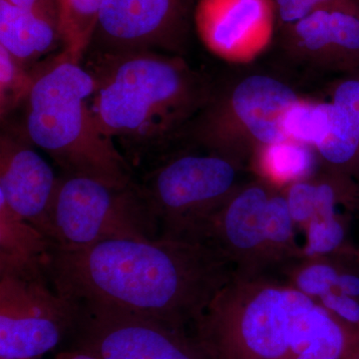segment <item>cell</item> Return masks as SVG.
Listing matches in <instances>:
<instances>
[{"label":"cell","mask_w":359,"mask_h":359,"mask_svg":"<svg viewBox=\"0 0 359 359\" xmlns=\"http://www.w3.org/2000/svg\"><path fill=\"white\" fill-rule=\"evenodd\" d=\"M341 359H359V337L347 340Z\"/></svg>","instance_id":"obj_31"},{"label":"cell","mask_w":359,"mask_h":359,"mask_svg":"<svg viewBox=\"0 0 359 359\" xmlns=\"http://www.w3.org/2000/svg\"><path fill=\"white\" fill-rule=\"evenodd\" d=\"M355 255L334 257H301L280 269L283 280L290 287L318 302L330 292L341 294L344 280Z\"/></svg>","instance_id":"obj_18"},{"label":"cell","mask_w":359,"mask_h":359,"mask_svg":"<svg viewBox=\"0 0 359 359\" xmlns=\"http://www.w3.org/2000/svg\"><path fill=\"white\" fill-rule=\"evenodd\" d=\"M52 243L0 199V276L41 278Z\"/></svg>","instance_id":"obj_17"},{"label":"cell","mask_w":359,"mask_h":359,"mask_svg":"<svg viewBox=\"0 0 359 359\" xmlns=\"http://www.w3.org/2000/svg\"><path fill=\"white\" fill-rule=\"evenodd\" d=\"M94 90L89 70L61 50L39 66L25 102L23 131L63 174L128 185L134 182L132 166L97 122L91 106Z\"/></svg>","instance_id":"obj_3"},{"label":"cell","mask_w":359,"mask_h":359,"mask_svg":"<svg viewBox=\"0 0 359 359\" xmlns=\"http://www.w3.org/2000/svg\"><path fill=\"white\" fill-rule=\"evenodd\" d=\"M238 160L211 152L162 160L139 183L160 224V237L191 241L242 185Z\"/></svg>","instance_id":"obj_6"},{"label":"cell","mask_w":359,"mask_h":359,"mask_svg":"<svg viewBox=\"0 0 359 359\" xmlns=\"http://www.w3.org/2000/svg\"><path fill=\"white\" fill-rule=\"evenodd\" d=\"M0 359H16V358H0Z\"/></svg>","instance_id":"obj_33"},{"label":"cell","mask_w":359,"mask_h":359,"mask_svg":"<svg viewBox=\"0 0 359 359\" xmlns=\"http://www.w3.org/2000/svg\"><path fill=\"white\" fill-rule=\"evenodd\" d=\"M332 115V103L299 102L285 117V135L289 140L318 147L330 133Z\"/></svg>","instance_id":"obj_24"},{"label":"cell","mask_w":359,"mask_h":359,"mask_svg":"<svg viewBox=\"0 0 359 359\" xmlns=\"http://www.w3.org/2000/svg\"><path fill=\"white\" fill-rule=\"evenodd\" d=\"M313 158L304 144L292 140L266 146L259 166L269 180L290 184L308 178Z\"/></svg>","instance_id":"obj_23"},{"label":"cell","mask_w":359,"mask_h":359,"mask_svg":"<svg viewBox=\"0 0 359 359\" xmlns=\"http://www.w3.org/2000/svg\"><path fill=\"white\" fill-rule=\"evenodd\" d=\"M59 45L62 46L58 21L0 0V46L16 60L35 67Z\"/></svg>","instance_id":"obj_16"},{"label":"cell","mask_w":359,"mask_h":359,"mask_svg":"<svg viewBox=\"0 0 359 359\" xmlns=\"http://www.w3.org/2000/svg\"><path fill=\"white\" fill-rule=\"evenodd\" d=\"M316 304L273 275H233L194 323L192 337L209 359L289 358L299 320Z\"/></svg>","instance_id":"obj_4"},{"label":"cell","mask_w":359,"mask_h":359,"mask_svg":"<svg viewBox=\"0 0 359 359\" xmlns=\"http://www.w3.org/2000/svg\"><path fill=\"white\" fill-rule=\"evenodd\" d=\"M332 104L335 120L353 155L359 182V78L337 85Z\"/></svg>","instance_id":"obj_26"},{"label":"cell","mask_w":359,"mask_h":359,"mask_svg":"<svg viewBox=\"0 0 359 359\" xmlns=\"http://www.w3.org/2000/svg\"><path fill=\"white\" fill-rule=\"evenodd\" d=\"M55 359H101L94 354L80 349L70 348L68 351H62L56 355Z\"/></svg>","instance_id":"obj_30"},{"label":"cell","mask_w":359,"mask_h":359,"mask_svg":"<svg viewBox=\"0 0 359 359\" xmlns=\"http://www.w3.org/2000/svg\"><path fill=\"white\" fill-rule=\"evenodd\" d=\"M287 28L306 51L335 52L351 65L359 63V11L353 2L316 9Z\"/></svg>","instance_id":"obj_14"},{"label":"cell","mask_w":359,"mask_h":359,"mask_svg":"<svg viewBox=\"0 0 359 359\" xmlns=\"http://www.w3.org/2000/svg\"><path fill=\"white\" fill-rule=\"evenodd\" d=\"M193 18L205 46L226 59L261 49L278 20L273 0H198Z\"/></svg>","instance_id":"obj_12"},{"label":"cell","mask_w":359,"mask_h":359,"mask_svg":"<svg viewBox=\"0 0 359 359\" xmlns=\"http://www.w3.org/2000/svg\"><path fill=\"white\" fill-rule=\"evenodd\" d=\"M62 50L81 62L95 33L105 0H56Z\"/></svg>","instance_id":"obj_21"},{"label":"cell","mask_w":359,"mask_h":359,"mask_svg":"<svg viewBox=\"0 0 359 359\" xmlns=\"http://www.w3.org/2000/svg\"><path fill=\"white\" fill-rule=\"evenodd\" d=\"M351 214L337 212L316 217L302 228L304 243L302 257L355 255L358 248L351 238Z\"/></svg>","instance_id":"obj_22"},{"label":"cell","mask_w":359,"mask_h":359,"mask_svg":"<svg viewBox=\"0 0 359 359\" xmlns=\"http://www.w3.org/2000/svg\"><path fill=\"white\" fill-rule=\"evenodd\" d=\"M87 69L95 81L91 106L97 122L131 166L163 154L209 98L197 73L167 53L95 51Z\"/></svg>","instance_id":"obj_2"},{"label":"cell","mask_w":359,"mask_h":359,"mask_svg":"<svg viewBox=\"0 0 359 359\" xmlns=\"http://www.w3.org/2000/svg\"><path fill=\"white\" fill-rule=\"evenodd\" d=\"M59 294L125 309L186 330L235 275L223 254L203 243L119 238L83 249L52 245L44 264Z\"/></svg>","instance_id":"obj_1"},{"label":"cell","mask_w":359,"mask_h":359,"mask_svg":"<svg viewBox=\"0 0 359 359\" xmlns=\"http://www.w3.org/2000/svg\"><path fill=\"white\" fill-rule=\"evenodd\" d=\"M59 177L23 136L4 132L0 138V199L50 241L49 212ZM51 242V241H50Z\"/></svg>","instance_id":"obj_11"},{"label":"cell","mask_w":359,"mask_h":359,"mask_svg":"<svg viewBox=\"0 0 359 359\" xmlns=\"http://www.w3.org/2000/svg\"><path fill=\"white\" fill-rule=\"evenodd\" d=\"M77 304L70 348L101 359H209L186 330L114 306Z\"/></svg>","instance_id":"obj_7"},{"label":"cell","mask_w":359,"mask_h":359,"mask_svg":"<svg viewBox=\"0 0 359 359\" xmlns=\"http://www.w3.org/2000/svg\"><path fill=\"white\" fill-rule=\"evenodd\" d=\"M344 330L347 340L359 337V302L348 295L330 292L318 302Z\"/></svg>","instance_id":"obj_27"},{"label":"cell","mask_w":359,"mask_h":359,"mask_svg":"<svg viewBox=\"0 0 359 359\" xmlns=\"http://www.w3.org/2000/svg\"><path fill=\"white\" fill-rule=\"evenodd\" d=\"M285 199L297 229L316 217L334 214L339 208L353 212L359 209V183L339 172L299 180L287 186Z\"/></svg>","instance_id":"obj_15"},{"label":"cell","mask_w":359,"mask_h":359,"mask_svg":"<svg viewBox=\"0 0 359 359\" xmlns=\"http://www.w3.org/2000/svg\"><path fill=\"white\" fill-rule=\"evenodd\" d=\"M78 304L46 276H0V358L37 359L69 335Z\"/></svg>","instance_id":"obj_8"},{"label":"cell","mask_w":359,"mask_h":359,"mask_svg":"<svg viewBox=\"0 0 359 359\" xmlns=\"http://www.w3.org/2000/svg\"><path fill=\"white\" fill-rule=\"evenodd\" d=\"M192 4L193 0H105L92 39L95 51L179 52Z\"/></svg>","instance_id":"obj_9"},{"label":"cell","mask_w":359,"mask_h":359,"mask_svg":"<svg viewBox=\"0 0 359 359\" xmlns=\"http://www.w3.org/2000/svg\"><path fill=\"white\" fill-rule=\"evenodd\" d=\"M4 1L18 8L46 16L59 22L58 6L56 0H4Z\"/></svg>","instance_id":"obj_29"},{"label":"cell","mask_w":359,"mask_h":359,"mask_svg":"<svg viewBox=\"0 0 359 359\" xmlns=\"http://www.w3.org/2000/svg\"><path fill=\"white\" fill-rule=\"evenodd\" d=\"M39 66L29 68L0 46V115L4 120L25 104L37 77Z\"/></svg>","instance_id":"obj_25"},{"label":"cell","mask_w":359,"mask_h":359,"mask_svg":"<svg viewBox=\"0 0 359 359\" xmlns=\"http://www.w3.org/2000/svg\"><path fill=\"white\" fill-rule=\"evenodd\" d=\"M271 189L257 182L242 185L198 229L192 242L219 250L238 278L271 275L264 240V210Z\"/></svg>","instance_id":"obj_10"},{"label":"cell","mask_w":359,"mask_h":359,"mask_svg":"<svg viewBox=\"0 0 359 359\" xmlns=\"http://www.w3.org/2000/svg\"><path fill=\"white\" fill-rule=\"evenodd\" d=\"M54 247L78 250L119 238L154 240L160 224L136 182L116 186L90 177H59L50 212Z\"/></svg>","instance_id":"obj_5"},{"label":"cell","mask_w":359,"mask_h":359,"mask_svg":"<svg viewBox=\"0 0 359 359\" xmlns=\"http://www.w3.org/2000/svg\"><path fill=\"white\" fill-rule=\"evenodd\" d=\"M299 102L287 85L266 75H252L233 89L229 103L211 110L205 123L238 120L259 143L275 145L289 140L285 117Z\"/></svg>","instance_id":"obj_13"},{"label":"cell","mask_w":359,"mask_h":359,"mask_svg":"<svg viewBox=\"0 0 359 359\" xmlns=\"http://www.w3.org/2000/svg\"><path fill=\"white\" fill-rule=\"evenodd\" d=\"M273 1L275 4L276 18L282 25L289 27L316 9L337 6V4H348V2H353V0H273Z\"/></svg>","instance_id":"obj_28"},{"label":"cell","mask_w":359,"mask_h":359,"mask_svg":"<svg viewBox=\"0 0 359 359\" xmlns=\"http://www.w3.org/2000/svg\"><path fill=\"white\" fill-rule=\"evenodd\" d=\"M292 359H341L346 337L339 323L316 302L299 320Z\"/></svg>","instance_id":"obj_19"},{"label":"cell","mask_w":359,"mask_h":359,"mask_svg":"<svg viewBox=\"0 0 359 359\" xmlns=\"http://www.w3.org/2000/svg\"><path fill=\"white\" fill-rule=\"evenodd\" d=\"M264 240L269 271H280L302 257L297 224L283 194L271 193L264 210Z\"/></svg>","instance_id":"obj_20"},{"label":"cell","mask_w":359,"mask_h":359,"mask_svg":"<svg viewBox=\"0 0 359 359\" xmlns=\"http://www.w3.org/2000/svg\"><path fill=\"white\" fill-rule=\"evenodd\" d=\"M358 259L359 263V247L358 248Z\"/></svg>","instance_id":"obj_32"}]
</instances>
